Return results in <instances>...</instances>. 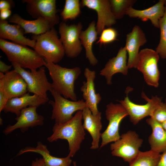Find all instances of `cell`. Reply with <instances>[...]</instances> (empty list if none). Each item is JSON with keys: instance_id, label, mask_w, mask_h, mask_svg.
Instances as JSON below:
<instances>
[{"instance_id": "e0dca14e", "label": "cell", "mask_w": 166, "mask_h": 166, "mask_svg": "<svg viewBox=\"0 0 166 166\" xmlns=\"http://www.w3.org/2000/svg\"><path fill=\"white\" fill-rule=\"evenodd\" d=\"M84 75L86 81H83L80 90L82 93L83 97L87 107L92 113L95 115L99 112L97 105L101 99L100 94L96 93L95 89L94 81L96 73L86 68L84 70Z\"/></svg>"}, {"instance_id": "277c9868", "label": "cell", "mask_w": 166, "mask_h": 166, "mask_svg": "<svg viewBox=\"0 0 166 166\" xmlns=\"http://www.w3.org/2000/svg\"><path fill=\"white\" fill-rule=\"evenodd\" d=\"M33 39L35 41L34 50L45 61L56 64L65 54L63 45L54 27L44 34L34 35Z\"/></svg>"}, {"instance_id": "603a6c76", "label": "cell", "mask_w": 166, "mask_h": 166, "mask_svg": "<svg viewBox=\"0 0 166 166\" xmlns=\"http://www.w3.org/2000/svg\"><path fill=\"white\" fill-rule=\"evenodd\" d=\"M83 124L85 130L90 134L92 138L91 146L90 148L96 149L99 148V143L102 128L101 122V113L99 112L96 115H93L90 109L85 108L82 111Z\"/></svg>"}, {"instance_id": "e575fe53", "label": "cell", "mask_w": 166, "mask_h": 166, "mask_svg": "<svg viewBox=\"0 0 166 166\" xmlns=\"http://www.w3.org/2000/svg\"><path fill=\"white\" fill-rule=\"evenodd\" d=\"M12 65H8L1 60L0 61V72L5 74L9 72L11 69Z\"/></svg>"}, {"instance_id": "f35d334b", "label": "cell", "mask_w": 166, "mask_h": 166, "mask_svg": "<svg viewBox=\"0 0 166 166\" xmlns=\"http://www.w3.org/2000/svg\"><path fill=\"white\" fill-rule=\"evenodd\" d=\"M161 124L163 128L166 132V121L161 123Z\"/></svg>"}, {"instance_id": "30bf717a", "label": "cell", "mask_w": 166, "mask_h": 166, "mask_svg": "<svg viewBox=\"0 0 166 166\" xmlns=\"http://www.w3.org/2000/svg\"><path fill=\"white\" fill-rule=\"evenodd\" d=\"M82 27L81 22L69 25L62 22L59 24L60 39L64 47L65 54L69 58L77 57L82 51V47L80 35Z\"/></svg>"}, {"instance_id": "b9f144b4", "label": "cell", "mask_w": 166, "mask_h": 166, "mask_svg": "<svg viewBox=\"0 0 166 166\" xmlns=\"http://www.w3.org/2000/svg\"><path fill=\"white\" fill-rule=\"evenodd\" d=\"M165 2L166 3V0H165Z\"/></svg>"}, {"instance_id": "4dcf8cb0", "label": "cell", "mask_w": 166, "mask_h": 166, "mask_svg": "<svg viewBox=\"0 0 166 166\" xmlns=\"http://www.w3.org/2000/svg\"><path fill=\"white\" fill-rule=\"evenodd\" d=\"M118 36V33L116 29L111 27H107L102 31L96 43L101 45L112 43L117 40Z\"/></svg>"}, {"instance_id": "7a4b0ae2", "label": "cell", "mask_w": 166, "mask_h": 166, "mask_svg": "<svg viewBox=\"0 0 166 166\" xmlns=\"http://www.w3.org/2000/svg\"><path fill=\"white\" fill-rule=\"evenodd\" d=\"M45 61L44 65L49 70L52 80L53 89L66 99L77 101L74 83L81 73V68L78 67L68 68Z\"/></svg>"}, {"instance_id": "8fae6325", "label": "cell", "mask_w": 166, "mask_h": 166, "mask_svg": "<svg viewBox=\"0 0 166 166\" xmlns=\"http://www.w3.org/2000/svg\"><path fill=\"white\" fill-rule=\"evenodd\" d=\"M141 97L147 101L144 105L137 104L132 102L127 95L123 100L119 101L126 110L131 122L134 125L144 118L151 116L155 110L162 102L161 98L156 95L148 98L142 92Z\"/></svg>"}, {"instance_id": "cb8c5ba5", "label": "cell", "mask_w": 166, "mask_h": 166, "mask_svg": "<svg viewBox=\"0 0 166 166\" xmlns=\"http://www.w3.org/2000/svg\"><path fill=\"white\" fill-rule=\"evenodd\" d=\"M28 152H35L41 155L46 166H70L72 162L71 158L68 156L59 158L52 156L46 146L40 141L37 142L35 147L28 146L21 149L17 156Z\"/></svg>"}, {"instance_id": "83f0119b", "label": "cell", "mask_w": 166, "mask_h": 166, "mask_svg": "<svg viewBox=\"0 0 166 166\" xmlns=\"http://www.w3.org/2000/svg\"><path fill=\"white\" fill-rule=\"evenodd\" d=\"M136 1V0H109L112 12L116 19L122 18Z\"/></svg>"}, {"instance_id": "4fadbf2b", "label": "cell", "mask_w": 166, "mask_h": 166, "mask_svg": "<svg viewBox=\"0 0 166 166\" xmlns=\"http://www.w3.org/2000/svg\"><path fill=\"white\" fill-rule=\"evenodd\" d=\"M0 91L7 100L21 97L28 92L25 80L14 69L5 74L0 72Z\"/></svg>"}, {"instance_id": "ac0fdd59", "label": "cell", "mask_w": 166, "mask_h": 166, "mask_svg": "<svg viewBox=\"0 0 166 166\" xmlns=\"http://www.w3.org/2000/svg\"><path fill=\"white\" fill-rule=\"evenodd\" d=\"M128 67L127 62V52L124 47H121L115 57L109 59L104 68L100 72V74L104 76L108 85H111L113 76L117 73L126 75Z\"/></svg>"}, {"instance_id": "f1b7e54d", "label": "cell", "mask_w": 166, "mask_h": 166, "mask_svg": "<svg viewBox=\"0 0 166 166\" xmlns=\"http://www.w3.org/2000/svg\"><path fill=\"white\" fill-rule=\"evenodd\" d=\"M81 4L79 0H65L61 16L64 21L75 19L81 14Z\"/></svg>"}, {"instance_id": "7c38bea8", "label": "cell", "mask_w": 166, "mask_h": 166, "mask_svg": "<svg viewBox=\"0 0 166 166\" xmlns=\"http://www.w3.org/2000/svg\"><path fill=\"white\" fill-rule=\"evenodd\" d=\"M22 2L26 4L27 11L33 18H43L53 27L59 23L55 0H22Z\"/></svg>"}, {"instance_id": "5bb4252c", "label": "cell", "mask_w": 166, "mask_h": 166, "mask_svg": "<svg viewBox=\"0 0 166 166\" xmlns=\"http://www.w3.org/2000/svg\"><path fill=\"white\" fill-rule=\"evenodd\" d=\"M81 6L95 10L97 19L96 29L100 35L106 27H111L116 22L117 20L113 14L108 0H82Z\"/></svg>"}, {"instance_id": "2e32d148", "label": "cell", "mask_w": 166, "mask_h": 166, "mask_svg": "<svg viewBox=\"0 0 166 166\" xmlns=\"http://www.w3.org/2000/svg\"><path fill=\"white\" fill-rule=\"evenodd\" d=\"M145 35L138 25H135L132 31L126 35L124 47L128 54V69L136 68L140 47L147 42Z\"/></svg>"}, {"instance_id": "d6986e66", "label": "cell", "mask_w": 166, "mask_h": 166, "mask_svg": "<svg viewBox=\"0 0 166 166\" xmlns=\"http://www.w3.org/2000/svg\"><path fill=\"white\" fill-rule=\"evenodd\" d=\"M49 101L48 97L44 98L35 94L30 95L28 92L21 97L8 100L3 111L6 113H14L17 116L23 109L30 106L38 107Z\"/></svg>"}, {"instance_id": "1f68e13d", "label": "cell", "mask_w": 166, "mask_h": 166, "mask_svg": "<svg viewBox=\"0 0 166 166\" xmlns=\"http://www.w3.org/2000/svg\"><path fill=\"white\" fill-rule=\"evenodd\" d=\"M156 121L161 124L166 121V105L161 102L154 111L150 116Z\"/></svg>"}, {"instance_id": "60d3db41", "label": "cell", "mask_w": 166, "mask_h": 166, "mask_svg": "<svg viewBox=\"0 0 166 166\" xmlns=\"http://www.w3.org/2000/svg\"><path fill=\"white\" fill-rule=\"evenodd\" d=\"M166 105V99H165V103Z\"/></svg>"}, {"instance_id": "8d00e7d4", "label": "cell", "mask_w": 166, "mask_h": 166, "mask_svg": "<svg viewBox=\"0 0 166 166\" xmlns=\"http://www.w3.org/2000/svg\"><path fill=\"white\" fill-rule=\"evenodd\" d=\"M8 100L6 99L2 93L0 91V112L1 113L4 108Z\"/></svg>"}, {"instance_id": "d6a6232c", "label": "cell", "mask_w": 166, "mask_h": 166, "mask_svg": "<svg viewBox=\"0 0 166 166\" xmlns=\"http://www.w3.org/2000/svg\"><path fill=\"white\" fill-rule=\"evenodd\" d=\"M14 3L12 0H1L0 1V10L9 9L14 6Z\"/></svg>"}, {"instance_id": "8992f818", "label": "cell", "mask_w": 166, "mask_h": 166, "mask_svg": "<svg viewBox=\"0 0 166 166\" xmlns=\"http://www.w3.org/2000/svg\"><path fill=\"white\" fill-rule=\"evenodd\" d=\"M11 65L14 69L18 72L26 82L28 92L40 97L48 98L47 93L52 89V84L48 81L45 67H42L38 70H27L15 63Z\"/></svg>"}, {"instance_id": "5b68a950", "label": "cell", "mask_w": 166, "mask_h": 166, "mask_svg": "<svg viewBox=\"0 0 166 166\" xmlns=\"http://www.w3.org/2000/svg\"><path fill=\"white\" fill-rule=\"evenodd\" d=\"M54 101L50 100L49 103L52 106L51 119L55 123H65L73 117V114L79 110L82 111L87 106L84 100L69 101L57 93L53 89L50 91Z\"/></svg>"}, {"instance_id": "44dd1931", "label": "cell", "mask_w": 166, "mask_h": 166, "mask_svg": "<svg viewBox=\"0 0 166 166\" xmlns=\"http://www.w3.org/2000/svg\"><path fill=\"white\" fill-rule=\"evenodd\" d=\"M23 29L17 24L12 25L6 20L0 21V38L8 39L13 42L34 48L35 41L26 38Z\"/></svg>"}, {"instance_id": "74e56055", "label": "cell", "mask_w": 166, "mask_h": 166, "mask_svg": "<svg viewBox=\"0 0 166 166\" xmlns=\"http://www.w3.org/2000/svg\"><path fill=\"white\" fill-rule=\"evenodd\" d=\"M157 166H166V151L160 155Z\"/></svg>"}, {"instance_id": "9a60e30c", "label": "cell", "mask_w": 166, "mask_h": 166, "mask_svg": "<svg viewBox=\"0 0 166 166\" xmlns=\"http://www.w3.org/2000/svg\"><path fill=\"white\" fill-rule=\"evenodd\" d=\"M37 108L30 106L22 109L15 119L16 123L12 125H8L3 130L4 134L7 135L18 128L22 132H24L30 128L43 125L44 118L37 113Z\"/></svg>"}, {"instance_id": "ab89813d", "label": "cell", "mask_w": 166, "mask_h": 166, "mask_svg": "<svg viewBox=\"0 0 166 166\" xmlns=\"http://www.w3.org/2000/svg\"><path fill=\"white\" fill-rule=\"evenodd\" d=\"M73 166H77L76 162L75 161L73 162Z\"/></svg>"}, {"instance_id": "ffe728a7", "label": "cell", "mask_w": 166, "mask_h": 166, "mask_svg": "<svg viewBox=\"0 0 166 166\" xmlns=\"http://www.w3.org/2000/svg\"><path fill=\"white\" fill-rule=\"evenodd\" d=\"M165 10V0H160L154 5L144 10L131 7L126 15L131 18L140 19L143 22L150 20L154 26L159 28V21L164 16Z\"/></svg>"}, {"instance_id": "f546056e", "label": "cell", "mask_w": 166, "mask_h": 166, "mask_svg": "<svg viewBox=\"0 0 166 166\" xmlns=\"http://www.w3.org/2000/svg\"><path fill=\"white\" fill-rule=\"evenodd\" d=\"M160 38L159 42L156 49V51L160 57L166 59V3L165 2V10L164 16L159 21Z\"/></svg>"}, {"instance_id": "9c48e42d", "label": "cell", "mask_w": 166, "mask_h": 166, "mask_svg": "<svg viewBox=\"0 0 166 166\" xmlns=\"http://www.w3.org/2000/svg\"><path fill=\"white\" fill-rule=\"evenodd\" d=\"M160 56L156 50L150 48L140 50L136 68L142 73L144 80L149 85L157 88L160 73L158 66Z\"/></svg>"}, {"instance_id": "d4e9b609", "label": "cell", "mask_w": 166, "mask_h": 166, "mask_svg": "<svg viewBox=\"0 0 166 166\" xmlns=\"http://www.w3.org/2000/svg\"><path fill=\"white\" fill-rule=\"evenodd\" d=\"M146 121L152 130L148 138L151 150L159 153L166 151V132L161 124L151 117Z\"/></svg>"}, {"instance_id": "ba28073f", "label": "cell", "mask_w": 166, "mask_h": 166, "mask_svg": "<svg viewBox=\"0 0 166 166\" xmlns=\"http://www.w3.org/2000/svg\"><path fill=\"white\" fill-rule=\"evenodd\" d=\"M105 113L109 124L106 129L101 133L100 148L120 139L119 128L120 123L123 119L128 115L126 110L121 104L112 102L106 105Z\"/></svg>"}, {"instance_id": "d590c367", "label": "cell", "mask_w": 166, "mask_h": 166, "mask_svg": "<svg viewBox=\"0 0 166 166\" xmlns=\"http://www.w3.org/2000/svg\"><path fill=\"white\" fill-rule=\"evenodd\" d=\"M29 166H46L42 158H36L32 161L31 165Z\"/></svg>"}, {"instance_id": "836d02e7", "label": "cell", "mask_w": 166, "mask_h": 166, "mask_svg": "<svg viewBox=\"0 0 166 166\" xmlns=\"http://www.w3.org/2000/svg\"><path fill=\"white\" fill-rule=\"evenodd\" d=\"M12 13L10 10L7 9L0 10V20H6L11 16Z\"/></svg>"}, {"instance_id": "52a82bcc", "label": "cell", "mask_w": 166, "mask_h": 166, "mask_svg": "<svg viewBox=\"0 0 166 166\" xmlns=\"http://www.w3.org/2000/svg\"><path fill=\"white\" fill-rule=\"evenodd\" d=\"M143 142L135 132L129 130L122 134L119 139L110 144L111 154L130 163L138 155Z\"/></svg>"}, {"instance_id": "4316f807", "label": "cell", "mask_w": 166, "mask_h": 166, "mask_svg": "<svg viewBox=\"0 0 166 166\" xmlns=\"http://www.w3.org/2000/svg\"><path fill=\"white\" fill-rule=\"evenodd\" d=\"M160 154L151 150L140 151L137 156L130 163L129 166H157Z\"/></svg>"}, {"instance_id": "6da1fadb", "label": "cell", "mask_w": 166, "mask_h": 166, "mask_svg": "<svg viewBox=\"0 0 166 166\" xmlns=\"http://www.w3.org/2000/svg\"><path fill=\"white\" fill-rule=\"evenodd\" d=\"M82 120V111L79 110L68 122L61 124L55 123L53 128V133L48 137L47 140L52 142L60 139L67 140L69 150L67 156L73 157L80 149L81 143L85 138V133Z\"/></svg>"}, {"instance_id": "7402d4cb", "label": "cell", "mask_w": 166, "mask_h": 166, "mask_svg": "<svg viewBox=\"0 0 166 166\" xmlns=\"http://www.w3.org/2000/svg\"><path fill=\"white\" fill-rule=\"evenodd\" d=\"M8 22L20 26L25 34L38 35L44 34L53 28L46 19L39 17L33 20H25L17 14H13L8 19Z\"/></svg>"}, {"instance_id": "484cf974", "label": "cell", "mask_w": 166, "mask_h": 166, "mask_svg": "<svg viewBox=\"0 0 166 166\" xmlns=\"http://www.w3.org/2000/svg\"><path fill=\"white\" fill-rule=\"evenodd\" d=\"M96 24L95 21H92L85 30L81 31L80 35L81 43L85 50L86 57L93 66L95 65L98 62L93 51V44L97 38Z\"/></svg>"}, {"instance_id": "3957f363", "label": "cell", "mask_w": 166, "mask_h": 166, "mask_svg": "<svg viewBox=\"0 0 166 166\" xmlns=\"http://www.w3.org/2000/svg\"><path fill=\"white\" fill-rule=\"evenodd\" d=\"M0 49L11 63H16L24 69L37 70L45 65L44 58L26 46L0 38Z\"/></svg>"}]
</instances>
